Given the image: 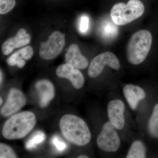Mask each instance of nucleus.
<instances>
[{"mask_svg": "<svg viewBox=\"0 0 158 158\" xmlns=\"http://www.w3.org/2000/svg\"><path fill=\"white\" fill-rule=\"evenodd\" d=\"M59 127L64 138L73 144L84 146L90 142L91 135L88 125L77 116L64 115L60 119Z\"/></svg>", "mask_w": 158, "mask_h": 158, "instance_id": "nucleus-1", "label": "nucleus"}, {"mask_svg": "<svg viewBox=\"0 0 158 158\" xmlns=\"http://www.w3.org/2000/svg\"><path fill=\"white\" fill-rule=\"evenodd\" d=\"M34 113L24 111L11 116L3 127V137L8 140L21 139L27 136L36 124Z\"/></svg>", "mask_w": 158, "mask_h": 158, "instance_id": "nucleus-2", "label": "nucleus"}, {"mask_svg": "<svg viewBox=\"0 0 158 158\" xmlns=\"http://www.w3.org/2000/svg\"><path fill=\"white\" fill-rule=\"evenodd\" d=\"M152 40V35L147 30H141L133 34L129 40L127 50L128 62L135 65L144 62L150 50Z\"/></svg>", "mask_w": 158, "mask_h": 158, "instance_id": "nucleus-3", "label": "nucleus"}, {"mask_svg": "<svg viewBox=\"0 0 158 158\" xmlns=\"http://www.w3.org/2000/svg\"><path fill=\"white\" fill-rule=\"evenodd\" d=\"M144 11V6L141 1L129 0L126 4H115L111 9L110 15L116 25L123 26L141 17Z\"/></svg>", "mask_w": 158, "mask_h": 158, "instance_id": "nucleus-4", "label": "nucleus"}, {"mask_svg": "<svg viewBox=\"0 0 158 158\" xmlns=\"http://www.w3.org/2000/svg\"><path fill=\"white\" fill-rule=\"evenodd\" d=\"M96 142L99 148L106 152H116L121 145L117 130L109 121L103 125Z\"/></svg>", "mask_w": 158, "mask_h": 158, "instance_id": "nucleus-5", "label": "nucleus"}, {"mask_svg": "<svg viewBox=\"0 0 158 158\" xmlns=\"http://www.w3.org/2000/svg\"><path fill=\"white\" fill-rule=\"evenodd\" d=\"M65 44V34L55 31L50 35L47 41L40 43V56L45 60L55 59L62 52Z\"/></svg>", "mask_w": 158, "mask_h": 158, "instance_id": "nucleus-6", "label": "nucleus"}, {"mask_svg": "<svg viewBox=\"0 0 158 158\" xmlns=\"http://www.w3.org/2000/svg\"><path fill=\"white\" fill-rule=\"evenodd\" d=\"M106 65L114 70H118L120 68V62L118 58L111 52H105L98 55L91 60L88 68V76L93 78L97 77L102 73Z\"/></svg>", "mask_w": 158, "mask_h": 158, "instance_id": "nucleus-7", "label": "nucleus"}, {"mask_svg": "<svg viewBox=\"0 0 158 158\" xmlns=\"http://www.w3.org/2000/svg\"><path fill=\"white\" fill-rule=\"evenodd\" d=\"M125 105L119 99L110 101L107 106V113L109 121L117 130H122L125 124L124 113Z\"/></svg>", "mask_w": 158, "mask_h": 158, "instance_id": "nucleus-8", "label": "nucleus"}, {"mask_svg": "<svg viewBox=\"0 0 158 158\" xmlns=\"http://www.w3.org/2000/svg\"><path fill=\"white\" fill-rule=\"evenodd\" d=\"M27 99L24 94L16 88L9 91L6 104L1 110V114L8 116L17 112L26 104Z\"/></svg>", "mask_w": 158, "mask_h": 158, "instance_id": "nucleus-9", "label": "nucleus"}, {"mask_svg": "<svg viewBox=\"0 0 158 158\" xmlns=\"http://www.w3.org/2000/svg\"><path fill=\"white\" fill-rule=\"evenodd\" d=\"M56 73L59 77L68 79L77 89H81L84 86L85 78L83 74L71 64L66 63L59 65Z\"/></svg>", "mask_w": 158, "mask_h": 158, "instance_id": "nucleus-10", "label": "nucleus"}, {"mask_svg": "<svg viewBox=\"0 0 158 158\" xmlns=\"http://www.w3.org/2000/svg\"><path fill=\"white\" fill-rule=\"evenodd\" d=\"M31 38V36L27 34L25 29H19L14 37L9 38L3 44L2 47L3 54L7 56L11 53L15 48H19L28 44Z\"/></svg>", "mask_w": 158, "mask_h": 158, "instance_id": "nucleus-11", "label": "nucleus"}, {"mask_svg": "<svg viewBox=\"0 0 158 158\" xmlns=\"http://www.w3.org/2000/svg\"><path fill=\"white\" fill-rule=\"evenodd\" d=\"M123 91L130 107L133 110L137 109L139 102L144 100L147 95L143 88L131 84L125 85Z\"/></svg>", "mask_w": 158, "mask_h": 158, "instance_id": "nucleus-12", "label": "nucleus"}, {"mask_svg": "<svg viewBox=\"0 0 158 158\" xmlns=\"http://www.w3.org/2000/svg\"><path fill=\"white\" fill-rule=\"evenodd\" d=\"M65 61L79 69H85L89 65L88 59L82 55L78 47L75 44H71L67 49Z\"/></svg>", "mask_w": 158, "mask_h": 158, "instance_id": "nucleus-13", "label": "nucleus"}, {"mask_svg": "<svg viewBox=\"0 0 158 158\" xmlns=\"http://www.w3.org/2000/svg\"><path fill=\"white\" fill-rule=\"evenodd\" d=\"M40 98V105L45 107L55 96V88L52 82L47 80L38 81L35 85Z\"/></svg>", "mask_w": 158, "mask_h": 158, "instance_id": "nucleus-14", "label": "nucleus"}, {"mask_svg": "<svg viewBox=\"0 0 158 158\" xmlns=\"http://www.w3.org/2000/svg\"><path fill=\"white\" fill-rule=\"evenodd\" d=\"M147 131L152 138L158 140V102L154 106L148 121Z\"/></svg>", "mask_w": 158, "mask_h": 158, "instance_id": "nucleus-15", "label": "nucleus"}, {"mask_svg": "<svg viewBox=\"0 0 158 158\" xmlns=\"http://www.w3.org/2000/svg\"><path fill=\"white\" fill-rule=\"evenodd\" d=\"M147 150L145 144L140 140L133 141L130 146L127 158H144L146 157Z\"/></svg>", "mask_w": 158, "mask_h": 158, "instance_id": "nucleus-16", "label": "nucleus"}, {"mask_svg": "<svg viewBox=\"0 0 158 158\" xmlns=\"http://www.w3.org/2000/svg\"><path fill=\"white\" fill-rule=\"evenodd\" d=\"M113 22L105 21L102 25L101 34L103 38L107 41H111L116 38L118 35V27Z\"/></svg>", "mask_w": 158, "mask_h": 158, "instance_id": "nucleus-17", "label": "nucleus"}, {"mask_svg": "<svg viewBox=\"0 0 158 158\" xmlns=\"http://www.w3.org/2000/svg\"><path fill=\"white\" fill-rule=\"evenodd\" d=\"M46 139L44 133L38 131L26 142L25 147L28 150L35 149L38 144L43 143Z\"/></svg>", "mask_w": 158, "mask_h": 158, "instance_id": "nucleus-18", "label": "nucleus"}, {"mask_svg": "<svg viewBox=\"0 0 158 158\" xmlns=\"http://www.w3.org/2000/svg\"><path fill=\"white\" fill-rule=\"evenodd\" d=\"M23 59L19 50L12 54L11 56L7 59V62L10 66L16 65L18 68H22L26 64L25 61Z\"/></svg>", "mask_w": 158, "mask_h": 158, "instance_id": "nucleus-19", "label": "nucleus"}, {"mask_svg": "<svg viewBox=\"0 0 158 158\" xmlns=\"http://www.w3.org/2000/svg\"><path fill=\"white\" fill-rule=\"evenodd\" d=\"M15 0H0V14H6L14 8Z\"/></svg>", "mask_w": 158, "mask_h": 158, "instance_id": "nucleus-20", "label": "nucleus"}, {"mask_svg": "<svg viewBox=\"0 0 158 158\" xmlns=\"http://www.w3.org/2000/svg\"><path fill=\"white\" fill-rule=\"evenodd\" d=\"M17 157V156L11 147L3 143H1L0 144V158H15Z\"/></svg>", "mask_w": 158, "mask_h": 158, "instance_id": "nucleus-21", "label": "nucleus"}, {"mask_svg": "<svg viewBox=\"0 0 158 158\" xmlns=\"http://www.w3.org/2000/svg\"><path fill=\"white\" fill-rule=\"evenodd\" d=\"M52 143L55 149L59 152H62L67 149V144L58 136H54L52 139Z\"/></svg>", "mask_w": 158, "mask_h": 158, "instance_id": "nucleus-22", "label": "nucleus"}, {"mask_svg": "<svg viewBox=\"0 0 158 158\" xmlns=\"http://www.w3.org/2000/svg\"><path fill=\"white\" fill-rule=\"evenodd\" d=\"M89 19L86 15H83L81 18L79 24V29L82 33H85L89 28Z\"/></svg>", "mask_w": 158, "mask_h": 158, "instance_id": "nucleus-23", "label": "nucleus"}, {"mask_svg": "<svg viewBox=\"0 0 158 158\" xmlns=\"http://www.w3.org/2000/svg\"><path fill=\"white\" fill-rule=\"evenodd\" d=\"M19 51L23 58L25 60H29L31 59L34 55V51L33 48L30 46L26 47Z\"/></svg>", "mask_w": 158, "mask_h": 158, "instance_id": "nucleus-24", "label": "nucleus"}, {"mask_svg": "<svg viewBox=\"0 0 158 158\" xmlns=\"http://www.w3.org/2000/svg\"><path fill=\"white\" fill-rule=\"evenodd\" d=\"M78 158H88L89 157L86 155H81L79 156Z\"/></svg>", "mask_w": 158, "mask_h": 158, "instance_id": "nucleus-25", "label": "nucleus"}, {"mask_svg": "<svg viewBox=\"0 0 158 158\" xmlns=\"http://www.w3.org/2000/svg\"><path fill=\"white\" fill-rule=\"evenodd\" d=\"M0 73H1V75H0V77H1V79H0V83H1V85L2 84V71L1 70V72H0Z\"/></svg>", "mask_w": 158, "mask_h": 158, "instance_id": "nucleus-26", "label": "nucleus"}, {"mask_svg": "<svg viewBox=\"0 0 158 158\" xmlns=\"http://www.w3.org/2000/svg\"><path fill=\"white\" fill-rule=\"evenodd\" d=\"M1 100H0V101H1V103H0V105H2V104L3 100L2 99V98L1 97Z\"/></svg>", "mask_w": 158, "mask_h": 158, "instance_id": "nucleus-27", "label": "nucleus"}]
</instances>
